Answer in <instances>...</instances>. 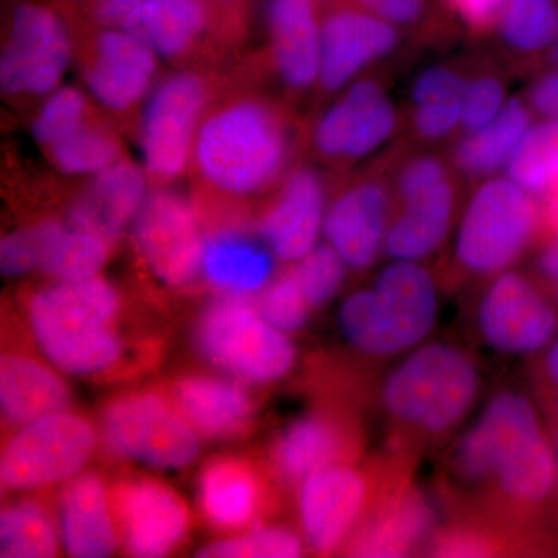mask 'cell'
I'll return each instance as SVG.
<instances>
[{"instance_id":"1","label":"cell","mask_w":558,"mask_h":558,"mask_svg":"<svg viewBox=\"0 0 558 558\" xmlns=\"http://www.w3.org/2000/svg\"><path fill=\"white\" fill-rule=\"evenodd\" d=\"M450 465L464 483L495 481L502 497L527 506L548 497L558 473L537 411L526 396L512 389L488 400L478 421L454 446Z\"/></svg>"},{"instance_id":"2","label":"cell","mask_w":558,"mask_h":558,"mask_svg":"<svg viewBox=\"0 0 558 558\" xmlns=\"http://www.w3.org/2000/svg\"><path fill=\"white\" fill-rule=\"evenodd\" d=\"M119 290L100 277L58 281L27 304L32 333L51 365L75 376L102 377L119 369L126 344L117 330Z\"/></svg>"},{"instance_id":"3","label":"cell","mask_w":558,"mask_h":558,"mask_svg":"<svg viewBox=\"0 0 558 558\" xmlns=\"http://www.w3.org/2000/svg\"><path fill=\"white\" fill-rule=\"evenodd\" d=\"M481 374L465 349L432 341L411 349L380 389V405L392 424L440 438L457 428L478 399Z\"/></svg>"},{"instance_id":"4","label":"cell","mask_w":558,"mask_h":558,"mask_svg":"<svg viewBox=\"0 0 558 558\" xmlns=\"http://www.w3.org/2000/svg\"><path fill=\"white\" fill-rule=\"evenodd\" d=\"M438 282L418 260H392L368 289L341 304V333L368 357L388 359L417 348L438 322Z\"/></svg>"},{"instance_id":"5","label":"cell","mask_w":558,"mask_h":558,"mask_svg":"<svg viewBox=\"0 0 558 558\" xmlns=\"http://www.w3.org/2000/svg\"><path fill=\"white\" fill-rule=\"evenodd\" d=\"M292 140L284 117L256 100L213 113L196 135L197 167L213 186L247 196L270 186L284 171Z\"/></svg>"},{"instance_id":"6","label":"cell","mask_w":558,"mask_h":558,"mask_svg":"<svg viewBox=\"0 0 558 558\" xmlns=\"http://www.w3.org/2000/svg\"><path fill=\"white\" fill-rule=\"evenodd\" d=\"M545 230L542 201L510 178L475 183L459 215L451 270L494 278L510 270Z\"/></svg>"},{"instance_id":"7","label":"cell","mask_w":558,"mask_h":558,"mask_svg":"<svg viewBox=\"0 0 558 558\" xmlns=\"http://www.w3.org/2000/svg\"><path fill=\"white\" fill-rule=\"evenodd\" d=\"M196 347L207 362L241 380L269 384L292 369L296 349L250 296L223 295L197 319Z\"/></svg>"},{"instance_id":"8","label":"cell","mask_w":558,"mask_h":558,"mask_svg":"<svg viewBox=\"0 0 558 558\" xmlns=\"http://www.w3.org/2000/svg\"><path fill=\"white\" fill-rule=\"evenodd\" d=\"M392 70H377L344 87L318 117L312 145L322 159L352 165L384 153L402 137L405 117L392 98Z\"/></svg>"},{"instance_id":"9","label":"cell","mask_w":558,"mask_h":558,"mask_svg":"<svg viewBox=\"0 0 558 558\" xmlns=\"http://www.w3.org/2000/svg\"><path fill=\"white\" fill-rule=\"evenodd\" d=\"M100 438L113 457L156 469L189 468L201 453V436L160 392H126L109 400L101 411Z\"/></svg>"},{"instance_id":"10","label":"cell","mask_w":558,"mask_h":558,"mask_svg":"<svg viewBox=\"0 0 558 558\" xmlns=\"http://www.w3.org/2000/svg\"><path fill=\"white\" fill-rule=\"evenodd\" d=\"M421 50L405 32L347 0H323L319 89L337 94Z\"/></svg>"},{"instance_id":"11","label":"cell","mask_w":558,"mask_h":558,"mask_svg":"<svg viewBox=\"0 0 558 558\" xmlns=\"http://www.w3.org/2000/svg\"><path fill=\"white\" fill-rule=\"evenodd\" d=\"M98 433L89 418L58 411L22 425L2 450L3 490H40L68 483L94 457Z\"/></svg>"},{"instance_id":"12","label":"cell","mask_w":558,"mask_h":558,"mask_svg":"<svg viewBox=\"0 0 558 558\" xmlns=\"http://www.w3.org/2000/svg\"><path fill=\"white\" fill-rule=\"evenodd\" d=\"M395 211V191L379 154L330 202L323 231L348 269L362 274L384 253Z\"/></svg>"},{"instance_id":"13","label":"cell","mask_w":558,"mask_h":558,"mask_svg":"<svg viewBox=\"0 0 558 558\" xmlns=\"http://www.w3.org/2000/svg\"><path fill=\"white\" fill-rule=\"evenodd\" d=\"M72 40L60 14L43 3H20L0 57V87L9 95H46L68 72Z\"/></svg>"},{"instance_id":"14","label":"cell","mask_w":558,"mask_h":558,"mask_svg":"<svg viewBox=\"0 0 558 558\" xmlns=\"http://www.w3.org/2000/svg\"><path fill=\"white\" fill-rule=\"evenodd\" d=\"M476 328L488 348L502 355H531L548 347L557 312L526 275L506 270L492 278L476 307Z\"/></svg>"},{"instance_id":"15","label":"cell","mask_w":558,"mask_h":558,"mask_svg":"<svg viewBox=\"0 0 558 558\" xmlns=\"http://www.w3.org/2000/svg\"><path fill=\"white\" fill-rule=\"evenodd\" d=\"M134 238L146 266L171 288H185L201 274L205 238L193 202L174 190L148 194L134 220Z\"/></svg>"},{"instance_id":"16","label":"cell","mask_w":558,"mask_h":558,"mask_svg":"<svg viewBox=\"0 0 558 558\" xmlns=\"http://www.w3.org/2000/svg\"><path fill=\"white\" fill-rule=\"evenodd\" d=\"M205 101L207 87L194 73L172 75L154 90L142 128L143 163L153 179L171 180L185 171Z\"/></svg>"},{"instance_id":"17","label":"cell","mask_w":558,"mask_h":558,"mask_svg":"<svg viewBox=\"0 0 558 558\" xmlns=\"http://www.w3.org/2000/svg\"><path fill=\"white\" fill-rule=\"evenodd\" d=\"M112 502L128 556H170L189 535V505L163 481L150 476L121 478L112 486Z\"/></svg>"},{"instance_id":"18","label":"cell","mask_w":558,"mask_h":558,"mask_svg":"<svg viewBox=\"0 0 558 558\" xmlns=\"http://www.w3.org/2000/svg\"><path fill=\"white\" fill-rule=\"evenodd\" d=\"M368 476L351 462L312 473L300 484V520L312 549L323 556L347 546L368 513Z\"/></svg>"},{"instance_id":"19","label":"cell","mask_w":558,"mask_h":558,"mask_svg":"<svg viewBox=\"0 0 558 558\" xmlns=\"http://www.w3.org/2000/svg\"><path fill=\"white\" fill-rule=\"evenodd\" d=\"M326 209L325 180L314 168H296L259 219V236L277 258L296 263L317 247Z\"/></svg>"},{"instance_id":"20","label":"cell","mask_w":558,"mask_h":558,"mask_svg":"<svg viewBox=\"0 0 558 558\" xmlns=\"http://www.w3.org/2000/svg\"><path fill=\"white\" fill-rule=\"evenodd\" d=\"M357 451L354 428L343 417L317 411L290 422L271 442V470L282 483L300 486L330 465L351 462Z\"/></svg>"},{"instance_id":"21","label":"cell","mask_w":558,"mask_h":558,"mask_svg":"<svg viewBox=\"0 0 558 558\" xmlns=\"http://www.w3.org/2000/svg\"><path fill=\"white\" fill-rule=\"evenodd\" d=\"M468 183L458 172L439 185L396 207L384 255L391 260H422L442 247L461 215Z\"/></svg>"},{"instance_id":"22","label":"cell","mask_w":558,"mask_h":558,"mask_svg":"<svg viewBox=\"0 0 558 558\" xmlns=\"http://www.w3.org/2000/svg\"><path fill=\"white\" fill-rule=\"evenodd\" d=\"M323 0H270L267 7L271 60L290 90L319 83Z\"/></svg>"},{"instance_id":"23","label":"cell","mask_w":558,"mask_h":558,"mask_svg":"<svg viewBox=\"0 0 558 558\" xmlns=\"http://www.w3.org/2000/svg\"><path fill=\"white\" fill-rule=\"evenodd\" d=\"M432 505L417 488L399 486L374 506L347 543L348 556L403 557L435 527Z\"/></svg>"},{"instance_id":"24","label":"cell","mask_w":558,"mask_h":558,"mask_svg":"<svg viewBox=\"0 0 558 558\" xmlns=\"http://www.w3.org/2000/svg\"><path fill=\"white\" fill-rule=\"evenodd\" d=\"M156 70V51L124 28L108 27L98 36L95 61L84 81L95 100L123 112L142 100Z\"/></svg>"},{"instance_id":"25","label":"cell","mask_w":558,"mask_h":558,"mask_svg":"<svg viewBox=\"0 0 558 558\" xmlns=\"http://www.w3.org/2000/svg\"><path fill=\"white\" fill-rule=\"evenodd\" d=\"M58 521L62 543L72 557H109L121 543L112 488L97 473H78L64 484Z\"/></svg>"},{"instance_id":"26","label":"cell","mask_w":558,"mask_h":558,"mask_svg":"<svg viewBox=\"0 0 558 558\" xmlns=\"http://www.w3.org/2000/svg\"><path fill=\"white\" fill-rule=\"evenodd\" d=\"M163 395L201 438L236 439L252 427L255 405L234 381L190 374L172 380Z\"/></svg>"},{"instance_id":"27","label":"cell","mask_w":558,"mask_h":558,"mask_svg":"<svg viewBox=\"0 0 558 558\" xmlns=\"http://www.w3.org/2000/svg\"><path fill=\"white\" fill-rule=\"evenodd\" d=\"M266 502V481L247 459L223 454L202 469L199 506L213 527L230 532L253 526Z\"/></svg>"},{"instance_id":"28","label":"cell","mask_w":558,"mask_h":558,"mask_svg":"<svg viewBox=\"0 0 558 558\" xmlns=\"http://www.w3.org/2000/svg\"><path fill=\"white\" fill-rule=\"evenodd\" d=\"M146 175L131 161L119 160L94 175L69 208V223L113 244L134 223L145 204Z\"/></svg>"},{"instance_id":"29","label":"cell","mask_w":558,"mask_h":558,"mask_svg":"<svg viewBox=\"0 0 558 558\" xmlns=\"http://www.w3.org/2000/svg\"><path fill=\"white\" fill-rule=\"evenodd\" d=\"M70 388L57 371L22 351L0 360V407L3 422L22 427L36 418L68 410Z\"/></svg>"},{"instance_id":"30","label":"cell","mask_w":558,"mask_h":558,"mask_svg":"<svg viewBox=\"0 0 558 558\" xmlns=\"http://www.w3.org/2000/svg\"><path fill=\"white\" fill-rule=\"evenodd\" d=\"M534 110L526 98L510 97L505 109L478 131L458 135L447 146L451 165L465 183L481 182L508 165L520 140L534 124Z\"/></svg>"},{"instance_id":"31","label":"cell","mask_w":558,"mask_h":558,"mask_svg":"<svg viewBox=\"0 0 558 558\" xmlns=\"http://www.w3.org/2000/svg\"><path fill=\"white\" fill-rule=\"evenodd\" d=\"M558 40V0H508L486 47L517 73L535 72Z\"/></svg>"},{"instance_id":"32","label":"cell","mask_w":558,"mask_h":558,"mask_svg":"<svg viewBox=\"0 0 558 558\" xmlns=\"http://www.w3.org/2000/svg\"><path fill=\"white\" fill-rule=\"evenodd\" d=\"M274 253L236 231H218L205 240L201 274L223 295L250 296L267 288Z\"/></svg>"},{"instance_id":"33","label":"cell","mask_w":558,"mask_h":558,"mask_svg":"<svg viewBox=\"0 0 558 558\" xmlns=\"http://www.w3.org/2000/svg\"><path fill=\"white\" fill-rule=\"evenodd\" d=\"M208 16L207 0H146L124 17L120 27L160 57L174 58L199 38Z\"/></svg>"},{"instance_id":"34","label":"cell","mask_w":558,"mask_h":558,"mask_svg":"<svg viewBox=\"0 0 558 558\" xmlns=\"http://www.w3.org/2000/svg\"><path fill=\"white\" fill-rule=\"evenodd\" d=\"M60 521L44 499L11 502L0 517V556L49 558L60 550Z\"/></svg>"},{"instance_id":"35","label":"cell","mask_w":558,"mask_h":558,"mask_svg":"<svg viewBox=\"0 0 558 558\" xmlns=\"http://www.w3.org/2000/svg\"><path fill=\"white\" fill-rule=\"evenodd\" d=\"M513 72L486 47L470 53V72L461 105V134L478 131L508 105ZM459 134V135H461Z\"/></svg>"},{"instance_id":"36","label":"cell","mask_w":558,"mask_h":558,"mask_svg":"<svg viewBox=\"0 0 558 558\" xmlns=\"http://www.w3.org/2000/svg\"><path fill=\"white\" fill-rule=\"evenodd\" d=\"M396 25L418 49H440L459 38L436 0H347Z\"/></svg>"},{"instance_id":"37","label":"cell","mask_w":558,"mask_h":558,"mask_svg":"<svg viewBox=\"0 0 558 558\" xmlns=\"http://www.w3.org/2000/svg\"><path fill=\"white\" fill-rule=\"evenodd\" d=\"M508 178L542 197L558 172V120L534 121L506 165Z\"/></svg>"},{"instance_id":"38","label":"cell","mask_w":558,"mask_h":558,"mask_svg":"<svg viewBox=\"0 0 558 558\" xmlns=\"http://www.w3.org/2000/svg\"><path fill=\"white\" fill-rule=\"evenodd\" d=\"M109 242L97 234L62 223L51 240L40 271L57 281L98 277L109 256Z\"/></svg>"},{"instance_id":"39","label":"cell","mask_w":558,"mask_h":558,"mask_svg":"<svg viewBox=\"0 0 558 558\" xmlns=\"http://www.w3.org/2000/svg\"><path fill=\"white\" fill-rule=\"evenodd\" d=\"M47 153L64 174L97 175L120 160V143L110 132L86 121Z\"/></svg>"},{"instance_id":"40","label":"cell","mask_w":558,"mask_h":558,"mask_svg":"<svg viewBox=\"0 0 558 558\" xmlns=\"http://www.w3.org/2000/svg\"><path fill=\"white\" fill-rule=\"evenodd\" d=\"M470 72V53L429 62L407 87L403 109L433 102H462Z\"/></svg>"},{"instance_id":"41","label":"cell","mask_w":558,"mask_h":558,"mask_svg":"<svg viewBox=\"0 0 558 558\" xmlns=\"http://www.w3.org/2000/svg\"><path fill=\"white\" fill-rule=\"evenodd\" d=\"M303 554V543L288 527H256L247 534L205 546L197 557L205 558H292Z\"/></svg>"},{"instance_id":"42","label":"cell","mask_w":558,"mask_h":558,"mask_svg":"<svg viewBox=\"0 0 558 558\" xmlns=\"http://www.w3.org/2000/svg\"><path fill=\"white\" fill-rule=\"evenodd\" d=\"M290 269L311 310H315L325 306L340 292L348 267L336 250L323 244L312 248Z\"/></svg>"},{"instance_id":"43","label":"cell","mask_w":558,"mask_h":558,"mask_svg":"<svg viewBox=\"0 0 558 558\" xmlns=\"http://www.w3.org/2000/svg\"><path fill=\"white\" fill-rule=\"evenodd\" d=\"M87 101L83 92L73 86L58 87L39 110L32 124L36 142L49 149L86 123Z\"/></svg>"},{"instance_id":"44","label":"cell","mask_w":558,"mask_h":558,"mask_svg":"<svg viewBox=\"0 0 558 558\" xmlns=\"http://www.w3.org/2000/svg\"><path fill=\"white\" fill-rule=\"evenodd\" d=\"M60 220H44L28 229L7 234L0 244V269L14 278L40 270L47 248L61 227Z\"/></svg>"},{"instance_id":"45","label":"cell","mask_w":558,"mask_h":558,"mask_svg":"<svg viewBox=\"0 0 558 558\" xmlns=\"http://www.w3.org/2000/svg\"><path fill=\"white\" fill-rule=\"evenodd\" d=\"M459 36L487 47L497 35L508 0H436Z\"/></svg>"},{"instance_id":"46","label":"cell","mask_w":558,"mask_h":558,"mask_svg":"<svg viewBox=\"0 0 558 558\" xmlns=\"http://www.w3.org/2000/svg\"><path fill=\"white\" fill-rule=\"evenodd\" d=\"M260 315L282 332H295L306 325L311 306L301 292L292 269L282 271L263 290Z\"/></svg>"},{"instance_id":"47","label":"cell","mask_w":558,"mask_h":558,"mask_svg":"<svg viewBox=\"0 0 558 558\" xmlns=\"http://www.w3.org/2000/svg\"><path fill=\"white\" fill-rule=\"evenodd\" d=\"M436 556L442 557H486L495 550L494 539L470 529H453L440 534L432 548Z\"/></svg>"},{"instance_id":"48","label":"cell","mask_w":558,"mask_h":558,"mask_svg":"<svg viewBox=\"0 0 558 558\" xmlns=\"http://www.w3.org/2000/svg\"><path fill=\"white\" fill-rule=\"evenodd\" d=\"M523 97L537 119L558 120V65L538 70Z\"/></svg>"},{"instance_id":"49","label":"cell","mask_w":558,"mask_h":558,"mask_svg":"<svg viewBox=\"0 0 558 558\" xmlns=\"http://www.w3.org/2000/svg\"><path fill=\"white\" fill-rule=\"evenodd\" d=\"M145 2L146 0H98L94 14L106 27H120L124 17Z\"/></svg>"},{"instance_id":"50","label":"cell","mask_w":558,"mask_h":558,"mask_svg":"<svg viewBox=\"0 0 558 558\" xmlns=\"http://www.w3.org/2000/svg\"><path fill=\"white\" fill-rule=\"evenodd\" d=\"M538 270L548 281L554 295L558 301V238L550 236L548 244L543 247L538 256Z\"/></svg>"},{"instance_id":"51","label":"cell","mask_w":558,"mask_h":558,"mask_svg":"<svg viewBox=\"0 0 558 558\" xmlns=\"http://www.w3.org/2000/svg\"><path fill=\"white\" fill-rule=\"evenodd\" d=\"M543 207V219H545V230L550 233H558V172L549 190L539 197Z\"/></svg>"},{"instance_id":"52","label":"cell","mask_w":558,"mask_h":558,"mask_svg":"<svg viewBox=\"0 0 558 558\" xmlns=\"http://www.w3.org/2000/svg\"><path fill=\"white\" fill-rule=\"evenodd\" d=\"M545 368L550 381L558 388V340L546 355Z\"/></svg>"},{"instance_id":"53","label":"cell","mask_w":558,"mask_h":558,"mask_svg":"<svg viewBox=\"0 0 558 558\" xmlns=\"http://www.w3.org/2000/svg\"><path fill=\"white\" fill-rule=\"evenodd\" d=\"M215 2L227 3V5H229V3L241 2V0H215Z\"/></svg>"},{"instance_id":"54","label":"cell","mask_w":558,"mask_h":558,"mask_svg":"<svg viewBox=\"0 0 558 558\" xmlns=\"http://www.w3.org/2000/svg\"><path fill=\"white\" fill-rule=\"evenodd\" d=\"M556 416H557V422H558V396H557V403H556Z\"/></svg>"},{"instance_id":"55","label":"cell","mask_w":558,"mask_h":558,"mask_svg":"<svg viewBox=\"0 0 558 558\" xmlns=\"http://www.w3.org/2000/svg\"><path fill=\"white\" fill-rule=\"evenodd\" d=\"M557 469H558V453H557Z\"/></svg>"},{"instance_id":"56","label":"cell","mask_w":558,"mask_h":558,"mask_svg":"<svg viewBox=\"0 0 558 558\" xmlns=\"http://www.w3.org/2000/svg\"><path fill=\"white\" fill-rule=\"evenodd\" d=\"M94 2H95V3H97V2H98V0H94Z\"/></svg>"}]
</instances>
